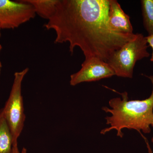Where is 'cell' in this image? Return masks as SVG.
Returning a JSON list of instances; mask_svg holds the SVG:
<instances>
[{"label": "cell", "mask_w": 153, "mask_h": 153, "mask_svg": "<svg viewBox=\"0 0 153 153\" xmlns=\"http://www.w3.org/2000/svg\"><path fill=\"white\" fill-rule=\"evenodd\" d=\"M2 49V46H1V44H0V52H1V51ZM2 66L1 63V61H0V74H1V69Z\"/></svg>", "instance_id": "obj_14"}, {"label": "cell", "mask_w": 153, "mask_h": 153, "mask_svg": "<svg viewBox=\"0 0 153 153\" xmlns=\"http://www.w3.org/2000/svg\"><path fill=\"white\" fill-rule=\"evenodd\" d=\"M110 0H59L56 12L44 25L56 33L55 44L68 42L69 52L79 47L85 59L107 62L113 53L136 34L114 32L108 23Z\"/></svg>", "instance_id": "obj_1"}, {"label": "cell", "mask_w": 153, "mask_h": 153, "mask_svg": "<svg viewBox=\"0 0 153 153\" xmlns=\"http://www.w3.org/2000/svg\"><path fill=\"white\" fill-rule=\"evenodd\" d=\"M13 145V135L1 109L0 110V153H12Z\"/></svg>", "instance_id": "obj_9"}, {"label": "cell", "mask_w": 153, "mask_h": 153, "mask_svg": "<svg viewBox=\"0 0 153 153\" xmlns=\"http://www.w3.org/2000/svg\"><path fill=\"white\" fill-rule=\"evenodd\" d=\"M108 23L110 27L116 33L124 34L134 33L130 17L124 12L116 0H110Z\"/></svg>", "instance_id": "obj_7"}, {"label": "cell", "mask_w": 153, "mask_h": 153, "mask_svg": "<svg viewBox=\"0 0 153 153\" xmlns=\"http://www.w3.org/2000/svg\"><path fill=\"white\" fill-rule=\"evenodd\" d=\"M12 153H27V150L25 148L22 149V152L20 153L18 148V143L13 144Z\"/></svg>", "instance_id": "obj_12"}, {"label": "cell", "mask_w": 153, "mask_h": 153, "mask_svg": "<svg viewBox=\"0 0 153 153\" xmlns=\"http://www.w3.org/2000/svg\"><path fill=\"white\" fill-rule=\"evenodd\" d=\"M114 75V71L105 61L97 57H89L85 59L79 71L71 74L70 84L75 86L82 82L98 81Z\"/></svg>", "instance_id": "obj_6"}, {"label": "cell", "mask_w": 153, "mask_h": 153, "mask_svg": "<svg viewBox=\"0 0 153 153\" xmlns=\"http://www.w3.org/2000/svg\"><path fill=\"white\" fill-rule=\"evenodd\" d=\"M32 5L24 0L14 1L0 0V27L1 29H14L36 16Z\"/></svg>", "instance_id": "obj_5"}, {"label": "cell", "mask_w": 153, "mask_h": 153, "mask_svg": "<svg viewBox=\"0 0 153 153\" xmlns=\"http://www.w3.org/2000/svg\"><path fill=\"white\" fill-rule=\"evenodd\" d=\"M1 27H0V37L1 36Z\"/></svg>", "instance_id": "obj_15"}, {"label": "cell", "mask_w": 153, "mask_h": 153, "mask_svg": "<svg viewBox=\"0 0 153 153\" xmlns=\"http://www.w3.org/2000/svg\"><path fill=\"white\" fill-rule=\"evenodd\" d=\"M152 143H153V137L152 138Z\"/></svg>", "instance_id": "obj_16"}, {"label": "cell", "mask_w": 153, "mask_h": 153, "mask_svg": "<svg viewBox=\"0 0 153 153\" xmlns=\"http://www.w3.org/2000/svg\"><path fill=\"white\" fill-rule=\"evenodd\" d=\"M146 37L137 33L135 37L115 51L107 63L112 68L115 75L132 78L134 67L137 61L149 57Z\"/></svg>", "instance_id": "obj_3"}, {"label": "cell", "mask_w": 153, "mask_h": 153, "mask_svg": "<svg viewBox=\"0 0 153 153\" xmlns=\"http://www.w3.org/2000/svg\"><path fill=\"white\" fill-rule=\"evenodd\" d=\"M148 45L152 48V56H151L150 60L152 62H153V35L151 36H148L146 37Z\"/></svg>", "instance_id": "obj_11"}, {"label": "cell", "mask_w": 153, "mask_h": 153, "mask_svg": "<svg viewBox=\"0 0 153 153\" xmlns=\"http://www.w3.org/2000/svg\"><path fill=\"white\" fill-rule=\"evenodd\" d=\"M143 24L148 36L153 35V0H142Z\"/></svg>", "instance_id": "obj_10"}, {"label": "cell", "mask_w": 153, "mask_h": 153, "mask_svg": "<svg viewBox=\"0 0 153 153\" xmlns=\"http://www.w3.org/2000/svg\"><path fill=\"white\" fill-rule=\"evenodd\" d=\"M29 70V68H26L15 72L8 99L1 109L13 135V144L18 143L25 126L26 116L22 95V83Z\"/></svg>", "instance_id": "obj_4"}, {"label": "cell", "mask_w": 153, "mask_h": 153, "mask_svg": "<svg viewBox=\"0 0 153 153\" xmlns=\"http://www.w3.org/2000/svg\"><path fill=\"white\" fill-rule=\"evenodd\" d=\"M152 82V91L149 98L143 100H128L127 92L120 93V97H115L109 101L111 108L103 107L105 112L110 116L105 117L109 127L103 129L100 134H105L112 130L117 131V136L122 138L124 128L134 129L145 134L151 132L153 127V75L147 76Z\"/></svg>", "instance_id": "obj_2"}, {"label": "cell", "mask_w": 153, "mask_h": 153, "mask_svg": "<svg viewBox=\"0 0 153 153\" xmlns=\"http://www.w3.org/2000/svg\"><path fill=\"white\" fill-rule=\"evenodd\" d=\"M32 5L36 14L44 19L49 20L56 12L59 0H24Z\"/></svg>", "instance_id": "obj_8"}, {"label": "cell", "mask_w": 153, "mask_h": 153, "mask_svg": "<svg viewBox=\"0 0 153 153\" xmlns=\"http://www.w3.org/2000/svg\"><path fill=\"white\" fill-rule=\"evenodd\" d=\"M145 140H146V143L147 144V146L148 149V152H149V153H153L152 151V149H151L149 145V143L148 142V141L146 139H145Z\"/></svg>", "instance_id": "obj_13"}]
</instances>
